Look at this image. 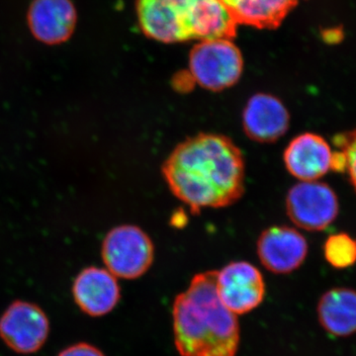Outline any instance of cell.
<instances>
[{"mask_svg":"<svg viewBox=\"0 0 356 356\" xmlns=\"http://www.w3.org/2000/svg\"><path fill=\"white\" fill-rule=\"evenodd\" d=\"M161 175L193 214L228 207L245 193V158L222 134L198 133L179 143L163 161Z\"/></svg>","mask_w":356,"mask_h":356,"instance_id":"1","label":"cell"},{"mask_svg":"<svg viewBox=\"0 0 356 356\" xmlns=\"http://www.w3.org/2000/svg\"><path fill=\"white\" fill-rule=\"evenodd\" d=\"M218 271L196 274L172 308L175 343L181 356H236L240 325L222 304L217 290Z\"/></svg>","mask_w":356,"mask_h":356,"instance_id":"2","label":"cell"},{"mask_svg":"<svg viewBox=\"0 0 356 356\" xmlns=\"http://www.w3.org/2000/svg\"><path fill=\"white\" fill-rule=\"evenodd\" d=\"M102 254L105 266L114 276L137 280L153 266L154 245L144 229L134 225H121L105 236Z\"/></svg>","mask_w":356,"mask_h":356,"instance_id":"3","label":"cell"},{"mask_svg":"<svg viewBox=\"0 0 356 356\" xmlns=\"http://www.w3.org/2000/svg\"><path fill=\"white\" fill-rule=\"evenodd\" d=\"M191 76L199 86L221 91L235 86L242 76V54L228 39L203 40L192 49Z\"/></svg>","mask_w":356,"mask_h":356,"instance_id":"4","label":"cell"},{"mask_svg":"<svg viewBox=\"0 0 356 356\" xmlns=\"http://www.w3.org/2000/svg\"><path fill=\"white\" fill-rule=\"evenodd\" d=\"M289 219L298 228L309 232L324 231L336 221L339 198L324 182L301 181L289 189L285 200Z\"/></svg>","mask_w":356,"mask_h":356,"instance_id":"5","label":"cell"},{"mask_svg":"<svg viewBox=\"0 0 356 356\" xmlns=\"http://www.w3.org/2000/svg\"><path fill=\"white\" fill-rule=\"evenodd\" d=\"M50 331L48 316L31 302L14 301L0 317V339L19 355H32L41 350Z\"/></svg>","mask_w":356,"mask_h":356,"instance_id":"6","label":"cell"},{"mask_svg":"<svg viewBox=\"0 0 356 356\" xmlns=\"http://www.w3.org/2000/svg\"><path fill=\"white\" fill-rule=\"evenodd\" d=\"M193 0H137L136 13L143 33L149 38L177 43L192 38Z\"/></svg>","mask_w":356,"mask_h":356,"instance_id":"7","label":"cell"},{"mask_svg":"<svg viewBox=\"0 0 356 356\" xmlns=\"http://www.w3.org/2000/svg\"><path fill=\"white\" fill-rule=\"evenodd\" d=\"M220 299L235 315L250 313L266 296V282L257 267L248 261L229 262L217 274Z\"/></svg>","mask_w":356,"mask_h":356,"instance_id":"8","label":"cell"},{"mask_svg":"<svg viewBox=\"0 0 356 356\" xmlns=\"http://www.w3.org/2000/svg\"><path fill=\"white\" fill-rule=\"evenodd\" d=\"M26 21L35 40L58 46L67 43L76 32L79 13L72 0H32Z\"/></svg>","mask_w":356,"mask_h":356,"instance_id":"9","label":"cell"},{"mask_svg":"<svg viewBox=\"0 0 356 356\" xmlns=\"http://www.w3.org/2000/svg\"><path fill=\"white\" fill-rule=\"evenodd\" d=\"M305 236L288 226L269 227L259 236L257 252L267 270L275 274H288L297 270L308 255Z\"/></svg>","mask_w":356,"mask_h":356,"instance_id":"10","label":"cell"},{"mask_svg":"<svg viewBox=\"0 0 356 356\" xmlns=\"http://www.w3.org/2000/svg\"><path fill=\"white\" fill-rule=\"evenodd\" d=\"M72 297L77 307L89 317L108 315L121 299L116 276L108 269L90 266L79 273L72 284Z\"/></svg>","mask_w":356,"mask_h":356,"instance_id":"11","label":"cell"},{"mask_svg":"<svg viewBox=\"0 0 356 356\" xmlns=\"http://www.w3.org/2000/svg\"><path fill=\"white\" fill-rule=\"evenodd\" d=\"M243 129L247 137L259 144H273L290 127V114L282 102L266 93L252 96L243 112Z\"/></svg>","mask_w":356,"mask_h":356,"instance_id":"12","label":"cell"},{"mask_svg":"<svg viewBox=\"0 0 356 356\" xmlns=\"http://www.w3.org/2000/svg\"><path fill=\"white\" fill-rule=\"evenodd\" d=\"M332 149L315 133H303L289 143L283 154L288 172L300 181H315L331 170Z\"/></svg>","mask_w":356,"mask_h":356,"instance_id":"13","label":"cell"},{"mask_svg":"<svg viewBox=\"0 0 356 356\" xmlns=\"http://www.w3.org/2000/svg\"><path fill=\"white\" fill-rule=\"evenodd\" d=\"M318 321L327 334L348 337L356 334V290L334 287L321 296L317 305Z\"/></svg>","mask_w":356,"mask_h":356,"instance_id":"14","label":"cell"},{"mask_svg":"<svg viewBox=\"0 0 356 356\" xmlns=\"http://www.w3.org/2000/svg\"><path fill=\"white\" fill-rule=\"evenodd\" d=\"M238 24L259 29L278 27L298 0H220Z\"/></svg>","mask_w":356,"mask_h":356,"instance_id":"15","label":"cell"},{"mask_svg":"<svg viewBox=\"0 0 356 356\" xmlns=\"http://www.w3.org/2000/svg\"><path fill=\"white\" fill-rule=\"evenodd\" d=\"M236 25L220 0H193L191 16L192 38L228 39L236 36Z\"/></svg>","mask_w":356,"mask_h":356,"instance_id":"16","label":"cell"},{"mask_svg":"<svg viewBox=\"0 0 356 356\" xmlns=\"http://www.w3.org/2000/svg\"><path fill=\"white\" fill-rule=\"evenodd\" d=\"M325 261L336 269H346L356 264V240L348 234L330 236L324 245Z\"/></svg>","mask_w":356,"mask_h":356,"instance_id":"17","label":"cell"},{"mask_svg":"<svg viewBox=\"0 0 356 356\" xmlns=\"http://www.w3.org/2000/svg\"><path fill=\"white\" fill-rule=\"evenodd\" d=\"M334 146L346 156V170L351 185L356 191V129L334 137Z\"/></svg>","mask_w":356,"mask_h":356,"instance_id":"18","label":"cell"},{"mask_svg":"<svg viewBox=\"0 0 356 356\" xmlns=\"http://www.w3.org/2000/svg\"><path fill=\"white\" fill-rule=\"evenodd\" d=\"M58 356H106L99 348L88 343H77L67 346Z\"/></svg>","mask_w":356,"mask_h":356,"instance_id":"19","label":"cell"},{"mask_svg":"<svg viewBox=\"0 0 356 356\" xmlns=\"http://www.w3.org/2000/svg\"><path fill=\"white\" fill-rule=\"evenodd\" d=\"M331 170L336 172H346V156L343 152H332Z\"/></svg>","mask_w":356,"mask_h":356,"instance_id":"20","label":"cell"}]
</instances>
